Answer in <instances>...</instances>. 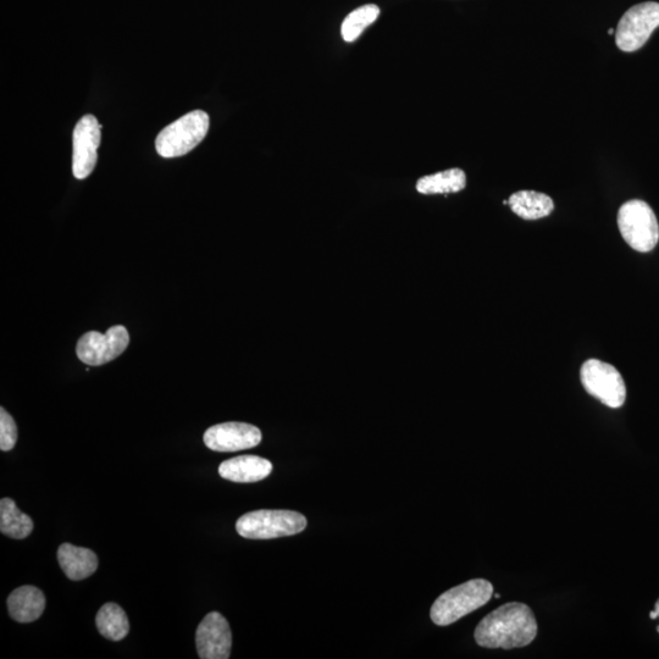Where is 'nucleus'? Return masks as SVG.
Returning <instances> with one entry per match:
<instances>
[{"instance_id":"f257e3e1","label":"nucleus","mask_w":659,"mask_h":659,"mask_svg":"<svg viewBox=\"0 0 659 659\" xmlns=\"http://www.w3.org/2000/svg\"><path fill=\"white\" fill-rule=\"evenodd\" d=\"M537 635L533 611L524 603H507L487 614L475 629V641L485 649H519Z\"/></svg>"},{"instance_id":"f03ea898","label":"nucleus","mask_w":659,"mask_h":659,"mask_svg":"<svg viewBox=\"0 0 659 659\" xmlns=\"http://www.w3.org/2000/svg\"><path fill=\"white\" fill-rule=\"evenodd\" d=\"M494 595V586L485 579L469 580L442 594L431 607V620L447 627L483 607Z\"/></svg>"},{"instance_id":"7ed1b4c3","label":"nucleus","mask_w":659,"mask_h":659,"mask_svg":"<svg viewBox=\"0 0 659 659\" xmlns=\"http://www.w3.org/2000/svg\"><path fill=\"white\" fill-rule=\"evenodd\" d=\"M307 528L303 514L282 509H260L237 520L238 535L251 540H270L302 533Z\"/></svg>"},{"instance_id":"20e7f679","label":"nucleus","mask_w":659,"mask_h":659,"mask_svg":"<svg viewBox=\"0 0 659 659\" xmlns=\"http://www.w3.org/2000/svg\"><path fill=\"white\" fill-rule=\"evenodd\" d=\"M209 125L208 114L195 110L165 127L155 141V148L160 157H182L201 145L208 134Z\"/></svg>"},{"instance_id":"39448f33","label":"nucleus","mask_w":659,"mask_h":659,"mask_svg":"<svg viewBox=\"0 0 659 659\" xmlns=\"http://www.w3.org/2000/svg\"><path fill=\"white\" fill-rule=\"evenodd\" d=\"M618 227L624 241L641 253L651 252L659 241V225L655 212L644 201L633 199L618 212Z\"/></svg>"},{"instance_id":"423d86ee","label":"nucleus","mask_w":659,"mask_h":659,"mask_svg":"<svg viewBox=\"0 0 659 659\" xmlns=\"http://www.w3.org/2000/svg\"><path fill=\"white\" fill-rule=\"evenodd\" d=\"M580 380L589 395L609 408H620L627 400L623 376L611 364L589 359L581 367Z\"/></svg>"},{"instance_id":"0eeeda50","label":"nucleus","mask_w":659,"mask_h":659,"mask_svg":"<svg viewBox=\"0 0 659 659\" xmlns=\"http://www.w3.org/2000/svg\"><path fill=\"white\" fill-rule=\"evenodd\" d=\"M659 27V3L646 2L634 5L620 19L616 30V43L620 51L631 53L644 47Z\"/></svg>"},{"instance_id":"6e6552de","label":"nucleus","mask_w":659,"mask_h":659,"mask_svg":"<svg viewBox=\"0 0 659 659\" xmlns=\"http://www.w3.org/2000/svg\"><path fill=\"white\" fill-rule=\"evenodd\" d=\"M130 343L129 332L124 326H113L107 334L98 331L87 332L76 346V354L82 363L99 367L121 356Z\"/></svg>"},{"instance_id":"1a4fd4ad","label":"nucleus","mask_w":659,"mask_h":659,"mask_svg":"<svg viewBox=\"0 0 659 659\" xmlns=\"http://www.w3.org/2000/svg\"><path fill=\"white\" fill-rule=\"evenodd\" d=\"M102 126L96 116L86 115L74 130L73 173L76 179L85 180L96 168L98 148L101 145Z\"/></svg>"},{"instance_id":"9d476101","label":"nucleus","mask_w":659,"mask_h":659,"mask_svg":"<svg viewBox=\"0 0 659 659\" xmlns=\"http://www.w3.org/2000/svg\"><path fill=\"white\" fill-rule=\"evenodd\" d=\"M209 450L237 452L257 447L262 442V431L246 423H224L212 426L203 436Z\"/></svg>"},{"instance_id":"9b49d317","label":"nucleus","mask_w":659,"mask_h":659,"mask_svg":"<svg viewBox=\"0 0 659 659\" xmlns=\"http://www.w3.org/2000/svg\"><path fill=\"white\" fill-rule=\"evenodd\" d=\"M196 644L199 658H230L232 634L229 622L218 612L207 614L198 625Z\"/></svg>"},{"instance_id":"f8f14e48","label":"nucleus","mask_w":659,"mask_h":659,"mask_svg":"<svg viewBox=\"0 0 659 659\" xmlns=\"http://www.w3.org/2000/svg\"><path fill=\"white\" fill-rule=\"evenodd\" d=\"M273 472V464L258 456H241L227 459L220 464L221 478L232 483H258Z\"/></svg>"},{"instance_id":"ddd939ff","label":"nucleus","mask_w":659,"mask_h":659,"mask_svg":"<svg viewBox=\"0 0 659 659\" xmlns=\"http://www.w3.org/2000/svg\"><path fill=\"white\" fill-rule=\"evenodd\" d=\"M46 609V597L35 586H21L8 597L10 617L18 623H32L40 619Z\"/></svg>"},{"instance_id":"4468645a","label":"nucleus","mask_w":659,"mask_h":659,"mask_svg":"<svg viewBox=\"0 0 659 659\" xmlns=\"http://www.w3.org/2000/svg\"><path fill=\"white\" fill-rule=\"evenodd\" d=\"M58 562L66 577L80 581L90 578L98 568L96 553L85 547L63 544L58 550Z\"/></svg>"},{"instance_id":"2eb2a0df","label":"nucleus","mask_w":659,"mask_h":659,"mask_svg":"<svg viewBox=\"0 0 659 659\" xmlns=\"http://www.w3.org/2000/svg\"><path fill=\"white\" fill-rule=\"evenodd\" d=\"M512 212L524 220H539L551 215L555 210L550 196L536 191H519L508 199Z\"/></svg>"},{"instance_id":"dca6fc26","label":"nucleus","mask_w":659,"mask_h":659,"mask_svg":"<svg viewBox=\"0 0 659 659\" xmlns=\"http://www.w3.org/2000/svg\"><path fill=\"white\" fill-rule=\"evenodd\" d=\"M467 186V175L462 169H450L434 175L424 176L417 182L420 195H447L457 193Z\"/></svg>"},{"instance_id":"f3484780","label":"nucleus","mask_w":659,"mask_h":659,"mask_svg":"<svg viewBox=\"0 0 659 659\" xmlns=\"http://www.w3.org/2000/svg\"><path fill=\"white\" fill-rule=\"evenodd\" d=\"M96 624L99 633L105 639L112 641H121L126 638L130 631L129 618L123 608L116 603H105L99 609L96 617Z\"/></svg>"},{"instance_id":"a211bd4d","label":"nucleus","mask_w":659,"mask_h":659,"mask_svg":"<svg viewBox=\"0 0 659 659\" xmlns=\"http://www.w3.org/2000/svg\"><path fill=\"white\" fill-rule=\"evenodd\" d=\"M33 522L29 515L22 513L11 498L0 501V531L11 539H26L32 533Z\"/></svg>"},{"instance_id":"6ab92c4d","label":"nucleus","mask_w":659,"mask_h":659,"mask_svg":"<svg viewBox=\"0 0 659 659\" xmlns=\"http://www.w3.org/2000/svg\"><path fill=\"white\" fill-rule=\"evenodd\" d=\"M380 8L375 4L363 5V7L352 11L348 14L341 27L343 40L348 43L357 41L362 33L373 25L379 19Z\"/></svg>"},{"instance_id":"aec40b11","label":"nucleus","mask_w":659,"mask_h":659,"mask_svg":"<svg viewBox=\"0 0 659 659\" xmlns=\"http://www.w3.org/2000/svg\"><path fill=\"white\" fill-rule=\"evenodd\" d=\"M18 441V426L11 415L0 409V450L8 452L13 450Z\"/></svg>"},{"instance_id":"412c9836","label":"nucleus","mask_w":659,"mask_h":659,"mask_svg":"<svg viewBox=\"0 0 659 659\" xmlns=\"http://www.w3.org/2000/svg\"><path fill=\"white\" fill-rule=\"evenodd\" d=\"M650 617H651V619H657V618H659V600H658L657 603H656L655 611H652V612L650 613ZM657 631H658V633H659V627L657 628Z\"/></svg>"},{"instance_id":"4be33fe9","label":"nucleus","mask_w":659,"mask_h":659,"mask_svg":"<svg viewBox=\"0 0 659 659\" xmlns=\"http://www.w3.org/2000/svg\"><path fill=\"white\" fill-rule=\"evenodd\" d=\"M608 33H609V35H613L614 30H613V29H609V30H608Z\"/></svg>"}]
</instances>
